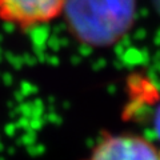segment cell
<instances>
[{
    "instance_id": "1",
    "label": "cell",
    "mask_w": 160,
    "mask_h": 160,
    "mask_svg": "<svg viewBox=\"0 0 160 160\" xmlns=\"http://www.w3.org/2000/svg\"><path fill=\"white\" fill-rule=\"evenodd\" d=\"M62 15L82 44L106 48L120 42L132 27L136 0H67Z\"/></svg>"
},
{
    "instance_id": "2",
    "label": "cell",
    "mask_w": 160,
    "mask_h": 160,
    "mask_svg": "<svg viewBox=\"0 0 160 160\" xmlns=\"http://www.w3.org/2000/svg\"><path fill=\"white\" fill-rule=\"evenodd\" d=\"M82 160H160V148L138 133H106Z\"/></svg>"
},
{
    "instance_id": "3",
    "label": "cell",
    "mask_w": 160,
    "mask_h": 160,
    "mask_svg": "<svg viewBox=\"0 0 160 160\" xmlns=\"http://www.w3.org/2000/svg\"><path fill=\"white\" fill-rule=\"evenodd\" d=\"M67 0H0V19L20 28L46 24L62 15Z\"/></svg>"
},
{
    "instance_id": "4",
    "label": "cell",
    "mask_w": 160,
    "mask_h": 160,
    "mask_svg": "<svg viewBox=\"0 0 160 160\" xmlns=\"http://www.w3.org/2000/svg\"><path fill=\"white\" fill-rule=\"evenodd\" d=\"M152 129L155 135H156V138L159 139L160 142V104L156 107L153 112V116H152Z\"/></svg>"
}]
</instances>
